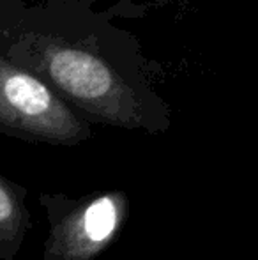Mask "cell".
Returning a JSON list of instances; mask_svg holds the SVG:
<instances>
[{
    "mask_svg": "<svg viewBox=\"0 0 258 260\" xmlns=\"http://www.w3.org/2000/svg\"><path fill=\"white\" fill-rule=\"evenodd\" d=\"M0 48L89 124L149 135L172 127L136 38L94 0H0Z\"/></svg>",
    "mask_w": 258,
    "mask_h": 260,
    "instance_id": "1",
    "label": "cell"
},
{
    "mask_svg": "<svg viewBox=\"0 0 258 260\" xmlns=\"http://www.w3.org/2000/svg\"><path fill=\"white\" fill-rule=\"evenodd\" d=\"M0 135L75 147L90 140L94 131L45 82L13 64L0 48Z\"/></svg>",
    "mask_w": 258,
    "mask_h": 260,
    "instance_id": "2",
    "label": "cell"
},
{
    "mask_svg": "<svg viewBox=\"0 0 258 260\" xmlns=\"http://www.w3.org/2000/svg\"><path fill=\"white\" fill-rule=\"evenodd\" d=\"M39 204L48 219L41 260H96L121 236L129 216L122 189H101L82 197L41 193Z\"/></svg>",
    "mask_w": 258,
    "mask_h": 260,
    "instance_id": "3",
    "label": "cell"
},
{
    "mask_svg": "<svg viewBox=\"0 0 258 260\" xmlns=\"http://www.w3.org/2000/svg\"><path fill=\"white\" fill-rule=\"evenodd\" d=\"M27 188L0 172V260H14L20 253L32 216L27 207Z\"/></svg>",
    "mask_w": 258,
    "mask_h": 260,
    "instance_id": "4",
    "label": "cell"
}]
</instances>
